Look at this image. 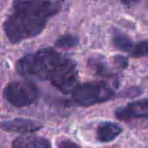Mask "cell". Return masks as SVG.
<instances>
[{
	"mask_svg": "<svg viewBox=\"0 0 148 148\" xmlns=\"http://www.w3.org/2000/svg\"><path fill=\"white\" fill-rule=\"evenodd\" d=\"M112 42L114 48H116L117 49L129 54L134 46V41L127 34L116 29L113 32Z\"/></svg>",
	"mask_w": 148,
	"mask_h": 148,
	"instance_id": "obj_10",
	"label": "cell"
},
{
	"mask_svg": "<svg viewBox=\"0 0 148 148\" xmlns=\"http://www.w3.org/2000/svg\"><path fill=\"white\" fill-rule=\"evenodd\" d=\"M3 96L13 106L23 108L34 104L38 100L39 91L29 81H14L4 88Z\"/></svg>",
	"mask_w": 148,
	"mask_h": 148,
	"instance_id": "obj_4",
	"label": "cell"
},
{
	"mask_svg": "<svg viewBox=\"0 0 148 148\" xmlns=\"http://www.w3.org/2000/svg\"><path fill=\"white\" fill-rule=\"evenodd\" d=\"M71 95L75 105L89 107L115 98V91L107 82H94L77 84Z\"/></svg>",
	"mask_w": 148,
	"mask_h": 148,
	"instance_id": "obj_3",
	"label": "cell"
},
{
	"mask_svg": "<svg viewBox=\"0 0 148 148\" xmlns=\"http://www.w3.org/2000/svg\"><path fill=\"white\" fill-rule=\"evenodd\" d=\"M88 65L96 75L102 77L112 78L114 80L115 79V76H114V75L110 72L108 62L103 56L96 55L89 57L88 61Z\"/></svg>",
	"mask_w": 148,
	"mask_h": 148,
	"instance_id": "obj_9",
	"label": "cell"
},
{
	"mask_svg": "<svg viewBox=\"0 0 148 148\" xmlns=\"http://www.w3.org/2000/svg\"><path fill=\"white\" fill-rule=\"evenodd\" d=\"M58 148H82L79 145L69 140H62L58 143Z\"/></svg>",
	"mask_w": 148,
	"mask_h": 148,
	"instance_id": "obj_14",
	"label": "cell"
},
{
	"mask_svg": "<svg viewBox=\"0 0 148 148\" xmlns=\"http://www.w3.org/2000/svg\"><path fill=\"white\" fill-rule=\"evenodd\" d=\"M59 1H15L3 29L12 43L38 36L49 19L62 10Z\"/></svg>",
	"mask_w": 148,
	"mask_h": 148,
	"instance_id": "obj_2",
	"label": "cell"
},
{
	"mask_svg": "<svg viewBox=\"0 0 148 148\" xmlns=\"http://www.w3.org/2000/svg\"><path fill=\"white\" fill-rule=\"evenodd\" d=\"M18 75L48 81L64 94L78 82L77 63L52 48H43L22 57L16 65Z\"/></svg>",
	"mask_w": 148,
	"mask_h": 148,
	"instance_id": "obj_1",
	"label": "cell"
},
{
	"mask_svg": "<svg viewBox=\"0 0 148 148\" xmlns=\"http://www.w3.org/2000/svg\"><path fill=\"white\" fill-rule=\"evenodd\" d=\"M122 127L115 122L103 121L101 122L96 130L97 140L101 143H109L114 141L121 133Z\"/></svg>",
	"mask_w": 148,
	"mask_h": 148,
	"instance_id": "obj_7",
	"label": "cell"
},
{
	"mask_svg": "<svg viewBox=\"0 0 148 148\" xmlns=\"http://www.w3.org/2000/svg\"><path fill=\"white\" fill-rule=\"evenodd\" d=\"M0 127L3 130L7 132H15V133H34L40 130L42 127V125L37 121L16 118L10 121H5L0 123Z\"/></svg>",
	"mask_w": 148,
	"mask_h": 148,
	"instance_id": "obj_6",
	"label": "cell"
},
{
	"mask_svg": "<svg viewBox=\"0 0 148 148\" xmlns=\"http://www.w3.org/2000/svg\"><path fill=\"white\" fill-rule=\"evenodd\" d=\"M11 148H52L50 142L42 137L21 136L13 142Z\"/></svg>",
	"mask_w": 148,
	"mask_h": 148,
	"instance_id": "obj_8",
	"label": "cell"
},
{
	"mask_svg": "<svg viewBox=\"0 0 148 148\" xmlns=\"http://www.w3.org/2000/svg\"><path fill=\"white\" fill-rule=\"evenodd\" d=\"M115 116L120 121H131L134 119L148 118V99H140L118 108Z\"/></svg>",
	"mask_w": 148,
	"mask_h": 148,
	"instance_id": "obj_5",
	"label": "cell"
},
{
	"mask_svg": "<svg viewBox=\"0 0 148 148\" xmlns=\"http://www.w3.org/2000/svg\"><path fill=\"white\" fill-rule=\"evenodd\" d=\"M133 58H140L148 56V40H142L134 43V46L130 52Z\"/></svg>",
	"mask_w": 148,
	"mask_h": 148,
	"instance_id": "obj_12",
	"label": "cell"
},
{
	"mask_svg": "<svg viewBox=\"0 0 148 148\" xmlns=\"http://www.w3.org/2000/svg\"><path fill=\"white\" fill-rule=\"evenodd\" d=\"M114 62L116 66H118L121 69H126L128 66V60L127 57L122 56H116L114 58Z\"/></svg>",
	"mask_w": 148,
	"mask_h": 148,
	"instance_id": "obj_13",
	"label": "cell"
},
{
	"mask_svg": "<svg viewBox=\"0 0 148 148\" xmlns=\"http://www.w3.org/2000/svg\"><path fill=\"white\" fill-rule=\"evenodd\" d=\"M79 44V38L78 36L72 35V34H67L63 35L61 37H59L56 42L55 45L57 48H62V49H69L76 47Z\"/></svg>",
	"mask_w": 148,
	"mask_h": 148,
	"instance_id": "obj_11",
	"label": "cell"
}]
</instances>
